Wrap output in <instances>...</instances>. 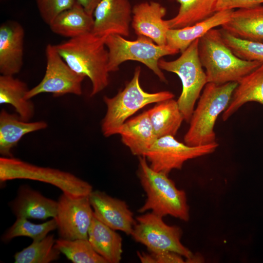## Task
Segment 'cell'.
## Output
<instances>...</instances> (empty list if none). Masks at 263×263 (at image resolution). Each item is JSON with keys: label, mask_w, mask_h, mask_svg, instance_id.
I'll use <instances>...</instances> for the list:
<instances>
[{"label": "cell", "mask_w": 263, "mask_h": 263, "mask_svg": "<svg viewBox=\"0 0 263 263\" xmlns=\"http://www.w3.org/2000/svg\"><path fill=\"white\" fill-rule=\"evenodd\" d=\"M55 218L60 238L67 240L88 239L94 217L89 197L65 193L59 197Z\"/></svg>", "instance_id": "cell-12"}, {"label": "cell", "mask_w": 263, "mask_h": 263, "mask_svg": "<svg viewBox=\"0 0 263 263\" xmlns=\"http://www.w3.org/2000/svg\"><path fill=\"white\" fill-rule=\"evenodd\" d=\"M54 235L33 241L32 244L14 255L15 263H48L58 260L60 251L55 247Z\"/></svg>", "instance_id": "cell-28"}, {"label": "cell", "mask_w": 263, "mask_h": 263, "mask_svg": "<svg viewBox=\"0 0 263 263\" xmlns=\"http://www.w3.org/2000/svg\"><path fill=\"white\" fill-rule=\"evenodd\" d=\"M88 197L98 220L115 230L131 234L136 221L124 201L99 190H93Z\"/></svg>", "instance_id": "cell-14"}, {"label": "cell", "mask_w": 263, "mask_h": 263, "mask_svg": "<svg viewBox=\"0 0 263 263\" xmlns=\"http://www.w3.org/2000/svg\"><path fill=\"white\" fill-rule=\"evenodd\" d=\"M118 134L132 154L138 156H144L157 138L147 111L127 120Z\"/></svg>", "instance_id": "cell-19"}, {"label": "cell", "mask_w": 263, "mask_h": 263, "mask_svg": "<svg viewBox=\"0 0 263 263\" xmlns=\"http://www.w3.org/2000/svg\"><path fill=\"white\" fill-rule=\"evenodd\" d=\"M166 9L156 1H145L132 7V26L136 34L150 38L159 45L167 44L169 28L163 18Z\"/></svg>", "instance_id": "cell-15"}, {"label": "cell", "mask_w": 263, "mask_h": 263, "mask_svg": "<svg viewBox=\"0 0 263 263\" xmlns=\"http://www.w3.org/2000/svg\"><path fill=\"white\" fill-rule=\"evenodd\" d=\"M100 0H76L89 14L93 15L94 10Z\"/></svg>", "instance_id": "cell-35"}, {"label": "cell", "mask_w": 263, "mask_h": 263, "mask_svg": "<svg viewBox=\"0 0 263 263\" xmlns=\"http://www.w3.org/2000/svg\"><path fill=\"white\" fill-rule=\"evenodd\" d=\"M93 16L92 32L106 37L111 34L128 37L132 19V7L129 0H100Z\"/></svg>", "instance_id": "cell-13"}, {"label": "cell", "mask_w": 263, "mask_h": 263, "mask_svg": "<svg viewBox=\"0 0 263 263\" xmlns=\"http://www.w3.org/2000/svg\"><path fill=\"white\" fill-rule=\"evenodd\" d=\"M40 16L48 25L60 13L73 6L76 0H35Z\"/></svg>", "instance_id": "cell-32"}, {"label": "cell", "mask_w": 263, "mask_h": 263, "mask_svg": "<svg viewBox=\"0 0 263 263\" xmlns=\"http://www.w3.org/2000/svg\"><path fill=\"white\" fill-rule=\"evenodd\" d=\"M109 53V72L119 70V66L126 61L140 62L151 70L164 82L167 80L158 66L159 60L164 56L180 52L168 45H159L150 38L142 36L134 40H129L122 36L111 34L105 38Z\"/></svg>", "instance_id": "cell-6"}, {"label": "cell", "mask_w": 263, "mask_h": 263, "mask_svg": "<svg viewBox=\"0 0 263 263\" xmlns=\"http://www.w3.org/2000/svg\"><path fill=\"white\" fill-rule=\"evenodd\" d=\"M138 257L142 263H185L181 255L169 251H149L137 252Z\"/></svg>", "instance_id": "cell-33"}, {"label": "cell", "mask_w": 263, "mask_h": 263, "mask_svg": "<svg viewBox=\"0 0 263 263\" xmlns=\"http://www.w3.org/2000/svg\"><path fill=\"white\" fill-rule=\"evenodd\" d=\"M147 111L157 138L174 136L184 120L177 100L173 98L156 103Z\"/></svg>", "instance_id": "cell-26"}, {"label": "cell", "mask_w": 263, "mask_h": 263, "mask_svg": "<svg viewBox=\"0 0 263 263\" xmlns=\"http://www.w3.org/2000/svg\"><path fill=\"white\" fill-rule=\"evenodd\" d=\"M263 4V0H218L215 11L248 8Z\"/></svg>", "instance_id": "cell-34"}, {"label": "cell", "mask_w": 263, "mask_h": 263, "mask_svg": "<svg viewBox=\"0 0 263 263\" xmlns=\"http://www.w3.org/2000/svg\"><path fill=\"white\" fill-rule=\"evenodd\" d=\"M221 26L237 38L263 43V5L234 10Z\"/></svg>", "instance_id": "cell-18"}, {"label": "cell", "mask_w": 263, "mask_h": 263, "mask_svg": "<svg viewBox=\"0 0 263 263\" xmlns=\"http://www.w3.org/2000/svg\"><path fill=\"white\" fill-rule=\"evenodd\" d=\"M94 23L93 15L76 2L57 15L49 26L55 34L72 38L92 32Z\"/></svg>", "instance_id": "cell-24"}, {"label": "cell", "mask_w": 263, "mask_h": 263, "mask_svg": "<svg viewBox=\"0 0 263 263\" xmlns=\"http://www.w3.org/2000/svg\"><path fill=\"white\" fill-rule=\"evenodd\" d=\"M141 67L135 68L132 79L115 96L103 97L107 111L101 123L104 136L118 134L122 125L128 118L145 106L173 98L174 95L164 91L150 93L145 91L140 84Z\"/></svg>", "instance_id": "cell-5"}, {"label": "cell", "mask_w": 263, "mask_h": 263, "mask_svg": "<svg viewBox=\"0 0 263 263\" xmlns=\"http://www.w3.org/2000/svg\"><path fill=\"white\" fill-rule=\"evenodd\" d=\"M105 38L91 32L55 45L72 70L89 77L92 85L91 96L101 92L109 83V53Z\"/></svg>", "instance_id": "cell-1"}, {"label": "cell", "mask_w": 263, "mask_h": 263, "mask_svg": "<svg viewBox=\"0 0 263 263\" xmlns=\"http://www.w3.org/2000/svg\"><path fill=\"white\" fill-rule=\"evenodd\" d=\"M199 40H194L176 59L166 61L161 58L158 61L161 70L176 74L181 81L182 90L177 102L187 123H189L195 103L207 83L199 57Z\"/></svg>", "instance_id": "cell-7"}, {"label": "cell", "mask_w": 263, "mask_h": 263, "mask_svg": "<svg viewBox=\"0 0 263 263\" xmlns=\"http://www.w3.org/2000/svg\"><path fill=\"white\" fill-rule=\"evenodd\" d=\"M14 179H28L50 184L59 188L63 193L74 196H88L93 191L89 183L70 172L36 166L13 157H1L0 182Z\"/></svg>", "instance_id": "cell-8"}, {"label": "cell", "mask_w": 263, "mask_h": 263, "mask_svg": "<svg viewBox=\"0 0 263 263\" xmlns=\"http://www.w3.org/2000/svg\"><path fill=\"white\" fill-rule=\"evenodd\" d=\"M43 121H26L19 115L9 113L4 109L0 113V153L3 157H13L12 149L26 134L46 128Z\"/></svg>", "instance_id": "cell-21"}, {"label": "cell", "mask_w": 263, "mask_h": 263, "mask_svg": "<svg viewBox=\"0 0 263 263\" xmlns=\"http://www.w3.org/2000/svg\"><path fill=\"white\" fill-rule=\"evenodd\" d=\"M24 30L18 22L9 20L0 26V73L14 75L21 69L23 61Z\"/></svg>", "instance_id": "cell-16"}, {"label": "cell", "mask_w": 263, "mask_h": 263, "mask_svg": "<svg viewBox=\"0 0 263 263\" xmlns=\"http://www.w3.org/2000/svg\"><path fill=\"white\" fill-rule=\"evenodd\" d=\"M218 146L215 142L190 146L178 141L174 136L168 135L157 138L144 156L152 169L169 174L172 169H181L188 160L213 153Z\"/></svg>", "instance_id": "cell-10"}, {"label": "cell", "mask_w": 263, "mask_h": 263, "mask_svg": "<svg viewBox=\"0 0 263 263\" xmlns=\"http://www.w3.org/2000/svg\"><path fill=\"white\" fill-rule=\"evenodd\" d=\"M218 0H176L180 4L177 14L166 20L169 29L192 25L213 15Z\"/></svg>", "instance_id": "cell-27"}, {"label": "cell", "mask_w": 263, "mask_h": 263, "mask_svg": "<svg viewBox=\"0 0 263 263\" xmlns=\"http://www.w3.org/2000/svg\"><path fill=\"white\" fill-rule=\"evenodd\" d=\"M137 174L147 198L138 210H151L163 217L170 215L184 221L189 218L186 194L178 189L168 174L152 169L144 156H139Z\"/></svg>", "instance_id": "cell-3"}, {"label": "cell", "mask_w": 263, "mask_h": 263, "mask_svg": "<svg viewBox=\"0 0 263 263\" xmlns=\"http://www.w3.org/2000/svg\"><path fill=\"white\" fill-rule=\"evenodd\" d=\"M256 102L263 106V63L244 76L233 92L230 103L222 114L226 121L247 102Z\"/></svg>", "instance_id": "cell-22"}, {"label": "cell", "mask_w": 263, "mask_h": 263, "mask_svg": "<svg viewBox=\"0 0 263 263\" xmlns=\"http://www.w3.org/2000/svg\"><path fill=\"white\" fill-rule=\"evenodd\" d=\"M55 247L74 263H107L93 248L88 239L56 240Z\"/></svg>", "instance_id": "cell-29"}, {"label": "cell", "mask_w": 263, "mask_h": 263, "mask_svg": "<svg viewBox=\"0 0 263 263\" xmlns=\"http://www.w3.org/2000/svg\"><path fill=\"white\" fill-rule=\"evenodd\" d=\"M88 240L94 249L108 263L120 262L123 252L122 237L94 215L89 228Z\"/></svg>", "instance_id": "cell-23"}, {"label": "cell", "mask_w": 263, "mask_h": 263, "mask_svg": "<svg viewBox=\"0 0 263 263\" xmlns=\"http://www.w3.org/2000/svg\"><path fill=\"white\" fill-rule=\"evenodd\" d=\"M10 207L17 218L45 220L55 218L58 202L27 186H21Z\"/></svg>", "instance_id": "cell-17"}, {"label": "cell", "mask_w": 263, "mask_h": 263, "mask_svg": "<svg viewBox=\"0 0 263 263\" xmlns=\"http://www.w3.org/2000/svg\"><path fill=\"white\" fill-rule=\"evenodd\" d=\"M46 68L44 75L36 86L28 90L25 98L42 93H51L55 97L66 94L80 95L82 82L85 77L72 70L58 54L56 45L48 44L45 48Z\"/></svg>", "instance_id": "cell-11"}, {"label": "cell", "mask_w": 263, "mask_h": 263, "mask_svg": "<svg viewBox=\"0 0 263 263\" xmlns=\"http://www.w3.org/2000/svg\"><path fill=\"white\" fill-rule=\"evenodd\" d=\"M198 55L207 83L239 82L262 63L243 59L224 42L220 30L212 29L199 38Z\"/></svg>", "instance_id": "cell-2"}, {"label": "cell", "mask_w": 263, "mask_h": 263, "mask_svg": "<svg viewBox=\"0 0 263 263\" xmlns=\"http://www.w3.org/2000/svg\"><path fill=\"white\" fill-rule=\"evenodd\" d=\"M57 227L56 221L54 218L40 224H33L26 218H17L14 224L3 235L2 240L8 242L16 237L25 236L33 241H38L45 237Z\"/></svg>", "instance_id": "cell-30"}, {"label": "cell", "mask_w": 263, "mask_h": 263, "mask_svg": "<svg viewBox=\"0 0 263 263\" xmlns=\"http://www.w3.org/2000/svg\"><path fill=\"white\" fill-rule=\"evenodd\" d=\"M27 84L14 75L0 76V103L8 104L15 109L22 120L28 121L34 115L35 107L30 99L25 98L28 91Z\"/></svg>", "instance_id": "cell-25"}, {"label": "cell", "mask_w": 263, "mask_h": 263, "mask_svg": "<svg viewBox=\"0 0 263 263\" xmlns=\"http://www.w3.org/2000/svg\"><path fill=\"white\" fill-rule=\"evenodd\" d=\"M234 10L217 11L210 17L192 25L180 29H169L167 34V44L183 52L194 40L200 38L210 30L228 21Z\"/></svg>", "instance_id": "cell-20"}, {"label": "cell", "mask_w": 263, "mask_h": 263, "mask_svg": "<svg viewBox=\"0 0 263 263\" xmlns=\"http://www.w3.org/2000/svg\"><path fill=\"white\" fill-rule=\"evenodd\" d=\"M136 221L131 235L149 251L171 252L186 258L188 262L197 261V257L181 243L182 231L179 227L166 224L162 217L152 212L137 217Z\"/></svg>", "instance_id": "cell-9"}, {"label": "cell", "mask_w": 263, "mask_h": 263, "mask_svg": "<svg viewBox=\"0 0 263 263\" xmlns=\"http://www.w3.org/2000/svg\"><path fill=\"white\" fill-rule=\"evenodd\" d=\"M220 31L224 42L235 55L244 60L263 63V43L237 38L223 29Z\"/></svg>", "instance_id": "cell-31"}, {"label": "cell", "mask_w": 263, "mask_h": 263, "mask_svg": "<svg viewBox=\"0 0 263 263\" xmlns=\"http://www.w3.org/2000/svg\"><path fill=\"white\" fill-rule=\"evenodd\" d=\"M238 83L223 84L207 83L199 98L184 137L190 146L211 144L216 141L214 126L219 115L226 109Z\"/></svg>", "instance_id": "cell-4"}]
</instances>
